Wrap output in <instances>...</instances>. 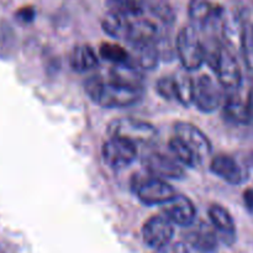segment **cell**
<instances>
[{
  "mask_svg": "<svg viewBox=\"0 0 253 253\" xmlns=\"http://www.w3.org/2000/svg\"><path fill=\"white\" fill-rule=\"evenodd\" d=\"M84 90L90 100L101 108H127L138 103L143 96V89L126 85L99 76L88 78L84 83Z\"/></svg>",
  "mask_w": 253,
  "mask_h": 253,
  "instance_id": "6da1fadb",
  "label": "cell"
},
{
  "mask_svg": "<svg viewBox=\"0 0 253 253\" xmlns=\"http://www.w3.org/2000/svg\"><path fill=\"white\" fill-rule=\"evenodd\" d=\"M178 58L187 71H197L205 62V44L194 26H185L175 41Z\"/></svg>",
  "mask_w": 253,
  "mask_h": 253,
  "instance_id": "7a4b0ae2",
  "label": "cell"
},
{
  "mask_svg": "<svg viewBox=\"0 0 253 253\" xmlns=\"http://www.w3.org/2000/svg\"><path fill=\"white\" fill-rule=\"evenodd\" d=\"M132 189L137 199L147 207L163 205L177 195L169 183L152 175L146 178L136 177L132 182Z\"/></svg>",
  "mask_w": 253,
  "mask_h": 253,
  "instance_id": "3957f363",
  "label": "cell"
},
{
  "mask_svg": "<svg viewBox=\"0 0 253 253\" xmlns=\"http://www.w3.org/2000/svg\"><path fill=\"white\" fill-rule=\"evenodd\" d=\"M111 137H123L137 143H151L157 136L152 124L132 118H121L111 121L108 126Z\"/></svg>",
  "mask_w": 253,
  "mask_h": 253,
  "instance_id": "277c9868",
  "label": "cell"
},
{
  "mask_svg": "<svg viewBox=\"0 0 253 253\" xmlns=\"http://www.w3.org/2000/svg\"><path fill=\"white\" fill-rule=\"evenodd\" d=\"M222 86L209 76H200L194 79L193 104L202 113H214L222 104Z\"/></svg>",
  "mask_w": 253,
  "mask_h": 253,
  "instance_id": "5b68a950",
  "label": "cell"
},
{
  "mask_svg": "<svg viewBox=\"0 0 253 253\" xmlns=\"http://www.w3.org/2000/svg\"><path fill=\"white\" fill-rule=\"evenodd\" d=\"M220 85L229 90H236L242 83V72L236 56L229 47L220 46L212 66Z\"/></svg>",
  "mask_w": 253,
  "mask_h": 253,
  "instance_id": "8992f818",
  "label": "cell"
},
{
  "mask_svg": "<svg viewBox=\"0 0 253 253\" xmlns=\"http://www.w3.org/2000/svg\"><path fill=\"white\" fill-rule=\"evenodd\" d=\"M103 160L109 167L121 169L130 166L137 157L135 142L123 137H110L101 148Z\"/></svg>",
  "mask_w": 253,
  "mask_h": 253,
  "instance_id": "52a82bcc",
  "label": "cell"
},
{
  "mask_svg": "<svg viewBox=\"0 0 253 253\" xmlns=\"http://www.w3.org/2000/svg\"><path fill=\"white\" fill-rule=\"evenodd\" d=\"M173 236L174 226L166 215H155L150 217L142 227L143 242L156 251L169 245Z\"/></svg>",
  "mask_w": 253,
  "mask_h": 253,
  "instance_id": "ba28073f",
  "label": "cell"
},
{
  "mask_svg": "<svg viewBox=\"0 0 253 253\" xmlns=\"http://www.w3.org/2000/svg\"><path fill=\"white\" fill-rule=\"evenodd\" d=\"M142 166L152 177L160 179H183L185 175L182 166L168 156L160 152H150L142 158Z\"/></svg>",
  "mask_w": 253,
  "mask_h": 253,
  "instance_id": "9c48e42d",
  "label": "cell"
},
{
  "mask_svg": "<svg viewBox=\"0 0 253 253\" xmlns=\"http://www.w3.org/2000/svg\"><path fill=\"white\" fill-rule=\"evenodd\" d=\"M183 235L187 244L200 253L215 252L220 241L212 225L205 221H195Z\"/></svg>",
  "mask_w": 253,
  "mask_h": 253,
  "instance_id": "30bf717a",
  "label": "cell"
},
{
  "mask_svg": "<svg viewBox=\"0 0 253 253\" xmlns=\"http://www.w3.org/2000/svg\"><path fill=\"white\" fill-rule=\"evenodd\" d=\"M174 133L198 156L202 162L211 153V142L208 136L193 124L179 121L174 125Z\"/></svg>",
  "mask_w": 253,
  "mask_h": 253,
  "instance_id": "8fae6325",
  "label": "cell"
},
{
  "mask_svg": "<svg viewBox=\"0 0 253 253\" xmlns=\"http://www.w3.org/2000/svg\"><path fill=\"white\" fill-rule=\"evenodd\" d=\"M162 211L173 224L182 227H189L197 219L194 203L185 195H175L172 200L162 205Z\"/></svg>",
  "mask_w": 253,
  "mask_h": 253,
  "instance_id": "7c38bea8",
  "label": "cell"
},
{
  "mask_svg": "<svg viewBox=\"0 0 253 253\" xmlns=\"http://www.w3.org/2000/svg\"><path fill=\"white\" fill-rule=\"evenodd\" d=\"M210 170L216 177L232 185L242 184L249 178L246 169L234 157L227 155H217L212 158Z\"/></svg>",
  "mask_w": 253,
  "mask_h": 253,
  "instance_id": "4fadbf2b",
  "label": "cell"
},
{
  "mask_svg": "<svg viewBox=\"0 0 253 253\" xmlns=\"http://www.w3.org/2000/svg\"><path fill=\"white\" fill-rule=\"evenodd\" d=\"M208 212H209V219L220 241L226 246H232L236 241L237 232L236 225L230 212L221 205L216 204L211 205Z\"/></svg>",
  "mask_w": 253,
  "mask_h": 253,
  "instance_id": "5bb4252c",
  "label": "cell"
},
{
  "mask_svg": "<svg viewBox=\"0 0 253 253\" xmlns=\"http://www.w3.org/2000/svg\"><path fill=\"white\" fill-rule=\"evenodd\" d=\"M224 115L235 124H250L253 120V88L250 89L246 100L236 94L227 96L224 101Z\"/></svg>",
  "mask_w": 253,
  "mask_h": 253,
  "instance_id": "9a60e30c",
  "label": "cell"
},
{
  "mask_svg": "<svg viewBox=\"0 0 253 253\" xmlns=\"http://www.w3.org/2000/svg\"><path fill=\"white\" fill-rule=\"evenodd\" d=\"M158 39V26L152 20L145 19L143 16L130 19L125 40H127L131 44L157 43Z\"/></svg>",
  "mask_w": 253,
  "mask_h": 253,
  "instance_id": "2e32d148",
  "label": "cell"
},
{
  "mask_svg": "<svg viewBox=\"0 0 253 253\" xmlns=\"http://www.w3.org/2000/svg\"><path fill=\"white\" fill-rule=\"evenodd\" d=\"M161 53L157 43H145V44H131L130 59L128 63L133 68L152 71L157 67L160 62Z\"/></svg>",
  "mask_w": 253,
  "mask_h": 253,
  "instance_id": "e0dca14e",
  "label": "cell"
},
{
  "mask_svg": "<svg viewBox=\"0 0 253 253\" xmlns=\"http://www.w3.org/2000/svg\"><path fill=\"white\" fill-rule=\"evenodd\" d=\"M188 12L194 27H207L210 22L222 16L224 9L210 0H190Z\"/></svg>",
  "mask_w": 253,
  "mask_h": 253,
  "instance_id": "ac0fdd59",
  "label": "cell"
},
{
  "mask_svg": "<svg viewBox=\"0 0 253 253\" xmlns=\"http://www.w3.org/2000/svg\"><path fill=\"white\" fill-rule=\"evenodd\" d=\"M152 0H106L109 12L120 15L126 19H136L145 15Z\"/></svg>",
  "mask_w": 253,
  "mask_h": 253,
  "instance_id": "d6986e66",
  "label": "cell"
},
{
  "mask_svg": "<svg viewBox=\"0 0 253 253\" xmlns=\"http://www.w3.org/2000/svg\"><path fill=\"white\" fill-rule=\"evenodd\" d=\"M69 66L74 72L84 73L99 64L98 54L88 44H78L69 53Z\"/></svg>",
  "mask_w": 253,
  "mask_h": 253,
  "instance_id": "ffe728a7",
  "label": "cell"
},
{
  "mask_svg": "<svg viewBox=\"0 0 253 253\" xmlns=\"http://www.w3.org/2000/svg\"><path fill=\"white\" fill-rule=\"evenodd\" d=\"M128 21L130 19L108 11L101 20V27L109 36L114 39H126Z\"/></svg>",
  "mask_w": 253,
  "mask_h": 253,
  "instance_id": "44dd1931",
  "label": "cell"
},
{
  "mask_svg": "<svg viewBox=\"0 0 253 253\" xmlns=\"http://www.w3.org/2000/svg\"><path fill=\"white\" fill-rule=\"evenodd\" d=\"M169 150L172 151L173 156L178 160V162L183 166H187L189 168H195L202 163V161L198 158V156L183 142L180 138L174 136L169 140Z\"/></svg>",
  "mask_w": 253,
  "mask_h": 253,
  "instance_id": "7402d4cb",
  "label": "cell"
},
{
  "mask_svg": "<svg viewBox=\"0 0 253 253\" xmlns=\"http://www.w3.org/2000/svg\"><path fill=\"white\" fill-rule=\"evenodd\" d=\"M99 54L101 58L111 62L114 66L119 64H127L130 59V52L123 46L118 43H111V42H104L99 47Z\"/></svg>",
  "mask_w": 253,
  "mask_h": 253,
  "instance_id": "603a6c76",
  "label": "cell"
},
{
  "mask_svg": "<svg viewBox=\"0 0 253 253\" xmlns=\"http://www.w3.org/2000/svg\"><path fill=\"white\" fill-rule=\"evenodd\" d=\"M175 78V91H177V101L183 106L188 108L193 104V86L194 79L187 74H178Z\"/></svg>",
  "mask_w": 253,
  "mask_h": 253,
  "instance_id": "cb8c5ba5",
  "label": "cell"
},
{
  "mask_svg": "<svg viewBox=\"0 0 253 253\" xmlns=\"http://www.w3.org/2000/svg\"><path fill=\"white\" fill-rule=\"evenodd\" d=\"M148 10H150L153 16L157 17L165 25H172L174 22L175 16L172 7L163 0H152Z\"/></svg>",
  "mask_w": 253,
  "mask_h": 253,
  "instance_id": "d4e9b609",
  "label": "cell"
},
{
  "mask_svg": "<svg viewBox=\"0 0 253 253\" xmlns=\"http://www.w3.org/2000/svg\"><path fill=\"white\" fill-rule=\"evenodd\" d=\"M241 53L244 56V61L247 69L253 76V27L245 26Z\"/></svg>",
  "mask_w": 253,
  "mask_h": 253,
  "instance_id": "484cf974",
  "label": "cell"
},
{
  "mask_svg": "<svg viewBox=\"0 0 253 253\" xmlns=\"http://www.w3.org/2000/svg\"><path fill=\"white\" fill-rule=\"evenodd\" d=\"M156 90L158 95H161L166 100H177L174 77H162L156 83Z\"/></svg>",
  "mask_w": 253,
  "mask_h": 253,
  "instance_id": "4316f807",
  "label": "cell"
},
{
  "mask_svg": "<svg viewBox=\"0 0 253 253\" xmlns=\"http://www.w3.org/2000/svg\"><path fill=\"white\" fill-rule=\"evenodd\" d=\"M155 253H189L183 242H170L167 246L157 250Z\"/></svg>",
  "mask_w": 253,
  "mask_h": 253,
  "instance_id": "83f0119b",
  "label": "cell"
},
{
  "mask_svg": "<svg viewBox=\"0 0 253 253\" xmlns=\"http://www.w3.org/2000/svg\"><path fill=\"white\" fill-rule=\"evenodd\" d=\"M16 17L22 22H31L35 17V9L31 6L22 7L16 12Z\"/></svg>",
  "mask_w": 253,
  "mask_h": 253,
  "instance_id": "f1b7e54d",
  "label": "cell"
},
{
  "mask_svg": "<svg viewBox=\"0 0 253 253\" xmlns=\"http://www.w3.org/2000/svg\"><path fill=\"white\" fill-rule=\"evenodd\" d=\"M244 202L247 210L253 214V189H246L244 193Z\"/></svg>",
  "mask_w": 253,
  "mask_h": 253,
  "instance_id": "f546056e",
  "label": "cell"
}]
</instances>
